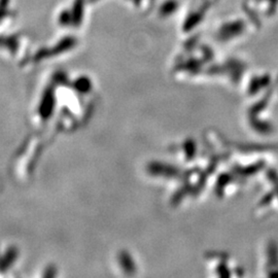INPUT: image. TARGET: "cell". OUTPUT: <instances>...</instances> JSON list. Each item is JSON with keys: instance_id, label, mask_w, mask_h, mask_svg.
Listing matches in <instances>:
<instances>
[{"instance_id": "obj_1", "label": "cell", "mask_w": 278, "mask_h": 278, "mask_svg": "<svg viewBox=\"0 0 278 278\" xmlns=\"http://www.w3.org/2000/svg\"><path fill=\"white\" fill-rule=\"evenodd\" d=\"M9 3H10V0H0V20H2L7 14Z\"/></svg>"}]
</instances>
